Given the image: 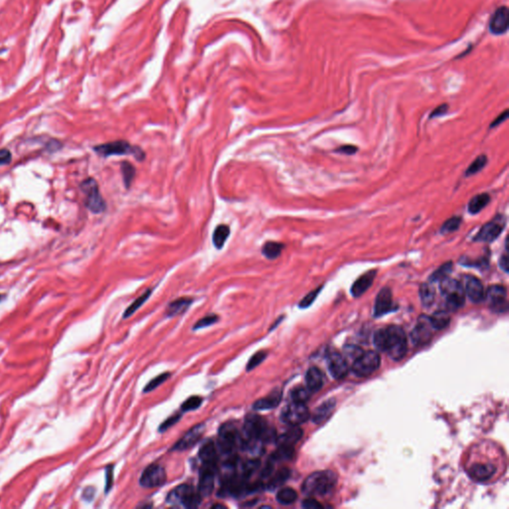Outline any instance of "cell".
<instances>
[{
    "instance_id": "cell-7",
    "label": "cell",
    "mask_w": 509,
    "mask_h": 509,
    "mask_svg": "<svg viewBox=\"0 0 509 509\" xmlns=\"http://www.w3.org/2000/svg\"><path fill=\"white\" fill-rule=\"evenodd\" d=\"M201 498L200 494L196 493L191 485L181 484L169 492L166 500L167 503L173 506L195 508L200 504Z\"/></svg>"
},
{
    "instance_id": "cell-52",
    "label": "cell",
    "mask_w": 509,
    "mask_h": 509,
    "mask_svg": "<svg viewBox=\"0 0 509 509\" xmlns=\"http://www.w3.org/2000/svg\"><path fill=\"white\" fill-rule=\"evenodd\" d=\"M448 109H449V105H448L447 104H442V105L437 106V107L433 110V113L431 114L430 119H434V118H437V117H441V116H444L445 114H447Z\"/></svg>"
},
{
    "instance_id": "cell-48",
    "label": "cell",
    "mask_w": 509,
    "mask_h": 509,
    "mask_svg": "<svg viewBox=\"0 0 509 509\" xmlns=\"http://www.w3.org/2000/svg\"><path fill=\"white\" fill-rule=\"evenodd\" d=\"M219 317L215 315H210V316H207L205 317H202L201 319H199L195 324H194V329L197 330V329H201V328H205V327H208V326H211L213 325L214 323H216L218 321Z\"/></svg>"
},
{
    "instance_id": "cell-23",
    "label": "cell",
    "mask_w": 509,
    "mask_h": 509,
    "mask_svg": "<svg viewBox=\"0 0 509 509\" xmlns=\"http://www.w3.org/2000/svg\"><path fill=\"white\" fill-rule=\"evenodd\" d=\"M303 436V431L298 426H291L289 430H286L280 436H277L276 442L278 446H287L294 447Z\"/></svg>"
},
{
    "instance_id": "cell-28",
    "label": "cell",
    "mask_w": 509,
    "mask_h": 509,
    "mask_svg": "<svg viewBox=\"0 0 509 509\" xmlns=\"http://www.w3.org/2000/svg\"><path fill=\"white\" fill-rule=\"evenodd\" d=\"M334 409H335V400L334 399H330V400L322 403L314 412V415L312 417L314 423L321 424V423L325 422L326 420L331 415H333Z\"/></svg>"
},
{
    "instance_id": "cell-18",
    "label": "cell",
    "mask_w": 509,
    "mask_h": 509,
    "mask_svg": "<svg viewBox=\"0 0 509 509\" xmlns=\"http://www.w3.org/2000/svg\"><path fill=\"white\" fill-rule=\"evenodd\" d=\"M215 474L216 466H207L203 464V468L200 472V478H199L198 493L201 497H208L211 495L214 485H215Z\"/></svg>"
},
{
    "instance_id": "cell-37",
    "label": "cell",
    "mask_w": 509,
    "mask_h": 509,
    "mask_svg": "<svg viewBox=\"0 0 509 509\" xmlns=\"http://www.w3.org/2000/svg\"><path fill=\"white\" fill-rule=\"evenodd\" d=\"M298 499V493L291 488H284L279 491L277 493V500L280 504L290 505Z\"/></svg>"
},
{
    "instance_id": "cell-56",
    "label": "cell",
    "mask_w": 509,
    "mask_h": 509,
    "mask_svg": "<svg viewBox=\"0 0 509 509\" xmlns=\"http://www.w3.org/2000/svg\"><path fill=\"white\" fill-rule=\"evenodd\" d=\"M507 118H508V110L505 109L504 112H503L501 115H499V116H498V117H497V118H496V119L491 123V127H495V126L499 125L500 123H502L503 122H505V121L507 120Z\"/></svg>"
},
{
    "instance_id": "cell-42",
    "label": "cell",
    "mask_w": 509,
    "mask_h": 509,
    "mask_svg": "<svg viewBox=\"0 0 509 509\" xmlns=\"http://www.w3.org/2000/svg\"><path fill=\"white\" fill-rule=\"evenodd\" d=\"M461 224V218L460 217H452L449 220H447L444 224L440 227V233L447 235L453 232H456Z\"/></svg>"
},
{
    "instance_id": "cell-26",
    "label": "cell",
    "mask_w": 509,
    "mask_h": 509,
    "mask_svg": "<svg viewBox=\"0 0 509 509\" xmlns=\"http://www.w3.org/2000/svg\"><path fill=\"white\" fill-rule=\"evenodd\" d=\"M281 401V392L279 390L273 391L267 397H263L262 399L256 401L253 405L254 410L264 411L276 408Z\"/></svg>"
},
{
    "instance_id": "cell-6",
    "label": "cell",
    "mask_w": 509,
    "mask_h": 509,
    "mask_svg": "<svg viewBox=\"0 0 509 509\" xmlns=\"http://www.w3.org/2000/svg\"><path fill=\"white\" fill-rule=\"evenodd\" d=\"M218 445L220 452L226 456H232L242 447V437L233 423H225L220 427Z\"/></svg>"
},
{
    "instance_id": "cell-19",
    "label": "cell",
    "mask_w": 509,
    "mask_h": 509,
    "mask_svg": "<svg viewBox=\"0 0 509 509\" xmlns=\"http://www.w3.org/2000/svg\"><path fill=\"white\" fill-rule=\"evenodd\" d=\"M394 309L392 292L389 287H384L376 297L374 305V316L380 317Z\"/></svg>"
},
{
    "instance_id": "cell-30",
    "label": "cell",
    "mask_w": 509,
    "mask_h": 509,
    "mask_svg": "<svg viewBox=\"0 0 509 509\" xmlns=\"http://www.w3.org/2000/svg\"><path fill=\"white\" fill-rule=\"evenodd\" d=\"M283 249H284V245L281 244V243L269 241V242H265L263 246L262 247V254L264 258H267L269 260H276L281 255V252Z\"/></svg>"
},
{
    "instance_id": "cell-21",
    "label": "cell",
    "mask_w": 509,
    "mask_h": 509,
    "mask_svg": "<svg viewBox=\"0 0 509 509\" xmlns=\"http://www.w3.org/2000/svg\"><path fill=\"white\" fill-rule=\"evenodd\" d=\"M376 274H377V271L371 270L363 274L361 277H359L355 281H354V283L351 286V290H350L351 295L354 298H359L364 293H366L370 289V286L372 285L375 280Z\"/></svg>"
},
{
    "instance_id": "cell-32",
    "label": "cell",
    "mask_w": 509,
    "mask_h": 509,
    "mask_svg": "<svg viewBox=\"0 0 509 509\" xmlns=\"http://www.w3.org/2000/svg\"><path fill=\"white\" fill-rule=\"evenodd\" d=\"M291 476V471L286 468L279 470L268 483V490L275 491L281 486Z\"/></svg>"
},
{
    "instance_id": "cell-41",
    "label": "cell",
    "mask_w": 509,
    "mask_h": 509,
    "mask_svg": "<svg viewBox=\"0 0 509 509\" xmlns=\"http://www.w3.org/2000/svg\"><path fill=\"white\" fill-rule=\"evenodd\" d=\"M486 163H488V158H486V156H484V154H481V156L475 158L473 161V163L468 167V169L466 170V175L472 176V175L476 174L477 172H479L480 170L484 168Z\"/></svg>"
},
{
    "instance_id": "cell-5",
    "label": "cell",
    "mask_w": 509,
    "mask_h": 509,
    "mask_svg": "<svg viewBox=\"0 0 509 509\" xmlns=\"http://www.w3.org/2000/svg\"><path fill=\"white\" fill-rule=\"evenodd\" d=\"M440 294L446 299L447 305L452 311H456L464 304L466 294L460 282L449 277L439 281Z\"/></svg>"
},
{
    "instance_id": "cell-38",
    "label": "cell",
    "mask_w": 509,
    "mask_h": 509,
    "mask_svg": "<svg viewBox=\"0 0 509 509\" xmlns=\"http://www.w3.org/2000/svg\"><path fill=\"white\" fill-rule=\"evenodd\" d=\"M295 456L294 447L279 446V448L273 453L271 458L274 461H286L291 460Z\"/></svg>"
},
{
    "instance_id": "cell-34",
    "label": "cell",
    "mask_w": 509,
    "mask_h": 509,
    "mask_svg": "<svg viewBox=\"0 0 509 509\" xmlns=\"http://www.w3.org/2000/svg\"><path fill=\"white\" fill-rule=\"evenodd\" d=\"M121 171L123 174L124 186L126 189H128L130 185L132 184V182H134V179L136 177V174H137L136 167L131 163H129L128 161H123L121 164Z\"/></svg>"
},
{
    "instance_id": "cell-12",
    "label": "cell",
    "mask_w": 509,
    "mask_h": 509,
    "mask_svg": "<svg viewBox=\"0 0 509 509\" xmlns=\"http://www.w3.org/2000/svg\"><path fill=\"white\" fill-rule=\"evenodd\" d=\"M166 473L165 470L159 466V464H151L147 467L141 474L140 483L143 488L153 489L158 488L166 482Z\"/></svg>"
},
{
    "instance_id": "cell-15",
    "label": "cell",
    "mask_w": 509,
    "mask_h": 509,
    "mask_svg": "<svg viewBox=\"0 0 509 509\" xmlns=\"http://www.w3.org/2000/svg\"><path fill=\"white\" fill-rule=\"evenodd\" d=\"M509 27V9L507 6L498 7L491 15L489 28L493 35L505 34Z\"/></svg>"
},
{
    "instance_id": "cell-31",
    "label": "cell",
    "mask_w": 509,
    "mask_h": 509,
    "mask_svg": "<svg viewBox=\"0 0 509 509\" xmlns=\"http://www.w3.org/2000/svg\"><path fill=\"white\" fill-rule=\"evenodd\" d=\"M491 201V196L488 193H481L474 196L469 202V212L473 215L479 213Z\"/></svg>"
},
{
    "instance_id": "cell-40",
    "label": "cell",
    "mask_w": 509,
    "mask_h": 509,
    "mask_svg": "<svg viewBox=\"0 0 509 509\" xmlns=\"http://www.w3.org/2000/svg\"><path fill=\"white\" fill-rule=\"evenodd\" d=\"M291 398L293 402L305 404L309 400V398H311V391L302 386L296 387L291 392Z\"/></svg>"
},
{
    "instance_id": "cell-2",
    "label": "cell",
    "mask_w": 509,
    "mask_h": 509,
    "mask_svg": "<svg viewBox=\"0 0 509 509\" xmlns=\"http://www.w3.org/2000/svg\"><path fill=\"white\" fill-rule=\"evenodd\" d=\"M337 482L336 474L331 471L316 472L308 475L302 483L301 491L307 496L325 495L333 491Z\"/></svg>"
},
{
    "instance_id": "cell-59",
    "label": "cell",
    "mask_w": 509,
    "mask_h": 509,
    "mask_svg": "<svg viewBox=\"0 0 509 509\" xmlns=\"http://www.w3.org/2000/svg\"><path fill=\"white\" fill-rule=\"evenodd\" d=\"M213 508H226L225 505H222V504H215L212 506Z\"/></svg>"
},
{
    "instance_id": "cell-9",
    "label": "cell",
    "mask_w": 509,
    "mask_h": 509,
    "mask_svg": "<svg viewBox=\"0 0 509 509\" xmlns=\"http://www.w3.org/2000/svg\"><path fill=\"white\" fill-rule=\"evenodd\" d=\"M380 363L381 359L377 352H363L362 355L357 360L353 362L351 370L357 377H367V376L378 370V368L380 367Z\"/></svg>"
},
{
    "instance_id": "cell-60",
    "label": "cell",
    "mask_w": 509,
    "mask_h": 509,
    "mask_svg": "<svg viewBox=\"0 0 509 509\" xmlns=\"http://www.w3.org/2000/svg\"><path fill=\"white\" fill-rule=\"evenodd\" d=\"M2 298H3V297H2V296H1V295H0V301H1V299H2Z\"/></svg>"
},
{
    "instance_id": "cell-14",
    "label": "cell",
    "mask_w": 509,
    "mask_h": 509,
    "mask_svg": "<svg viewBox=\"0 0 509 509\" xmlns=\"http://www.w3.org/2000/svg\"><path fill=\"white\" fill-rule=\"evenodd\" d=\"M432 329L429 316H421L411 333L412 342L418 346L429 343L432 338Z\"/></svg>"
},
{
    "instance_id": "cell-54",
    "label": "cell",
    "mask_w": 509,
    "mask_h": 509,
    "mask_svg": "<svg viewBox=\"0 0 509 509\" xmlns=\"http://www.w3.org/2000/svg\"><path fill=\"white\" fill-rule=\"evenodd\" d=\"M302 507L307 508V509H312V508H322L323 506L317 500L314 498H307L302 502Z\"/></svg>"
},
{
    "instance_id": "cell-17",
    "label": "cell",
    "mask_w": 509,
    "mask_h": 509,
    "mask_svg": "<svg viewBox=\"0 0 509 509\" xmlns=\"http://www.w3.org/2000/svg\"><path fill=\"white\" fill-rule=\"evenodd\" d=\"M205 431V426L203 424H198L189 430L176 444L173 446V452H183L192 448L195 444L201 439Z\"/></svg>"
},
{
    "instance_id": "cell-50",
    "label": "cell",
    "mask_w": 509,
    "mask_h": 509,
    "mask_svg": "<svg viewBox=\"0 0 509 509\" xmlns=\"http://www.w3.org/2000/svg\"><path fill=\"white\" fill-rule=\"evenodd\" d=\"M114 481V466L106 467L105 469V492H108L109 490L112 489Z\"/></svg>"
},
{
    "instance_id": "cell-39",
    "label": "cell",
    "mask_w": 509,
    "mask_h": 509,
    "mask_svg": "<svg viewBox=\"0 0 509 509\" xmlns=\"http://www.w3.org/2000/svg\"><path fill=\"white\" fill-rule=\"evenodd\" d=\"M453 271V263L452 262H448L446 263H444L442 265H440V267L436 270L430 277V281L431 282H437V281H440L441 280H444L445 278H447Z\"/></svg>"
},
{
    "instance_id": "cell-29",
    "label": "cell",
    "mask_w": 509,
    "mask_h": 509,
    "mask_svg": "<svg viewBox=\"0 0 509 509\" xmlns=\"http://www.w3.org/2000/svg\"><path fill=\"white\" fill-rule=\"evenodd\" d=\"M230 233H231L230 227L226 224H220L216 227V229L213 232L212 242H213V245L215 246L217 250H221L224 247L227 239L229 238Z\"/></svg>"
},
{
    "instance_id": "cell-33",
    "label": "cell",
    "mask_w": 509,
    "mask_h": 509,
    "mask_svg": "<svg viewBox=\"0 0 509 509\" xmlns=\"http://www.w3.org/2000/svg\"><path fill=\"white\" fill-rule=\"evenodd\" d=\"M419 294H420V298H421V302L425 307H430L434 303L436 292H435L434 287L430 283L425 282L421 284V286H420Z\"/></svg>"
},
{
    "instance_id": "cell-35",
    "label": "cell",
    "mask_w": 509,
    "mask_h": 509,
    "mask_svg": "<svg viewBox=\"0 0 509 509\" xmlns=\"http://www.w3.org/2000/svg\"><path fill=\"white\" fill-rule=\"evenodd\" d=\"M429 318L432 327L437 330L446 328L451 321V317L446 312H437Z\"/></svg>"
},
{
    "instance_id": "cell-53",
    "label": "cell",
    "mask_w": 509,
    "mask_h": 509,
    "mask_svg": "<svg viewBox=\"0 0 509 509\" xmlns=\"http://www.w3.org/2000/svg\"><path fill=\"white\" fill-rule=\"evenodd\" d=\"M274 462L275 461L272 458H270V460L267 462V464H265L264 468L262 470V473H261L262 478H268L270 475H272L274 472Z\"/></svg>"
},
{
    "instance_id": "cell-45",
    "label": "cell",
    "mask_w": 509,
    "mask_h": 509,
    "mask_svg": "<svg viewBox=\"0 0 509 509\" xmlns=\"http://www.w3.org/2000/svg\"><path fill=\"white\" fill-rule=\"evenodd\" d=\"M268 353L265 351H259L257 353H255L254 355L250 358L249 362L247 363V370L248 371H251V370H254L256 367H258L260 364H262L263 362V360L265 359V357H267Z\"/></svg>"
},
{
    "instance_id": "cell-49",
    "label": "cell",
    "mask_w": 509,
    "mask_h": 509,
    "mask_svg": "<svg viewBox=\"0 0 509 509\" xmlns=\"http://www.w3.org/2000/svg\"><path fill=\"white\" fill-rule=\"evenodd\" d=\"M180 419H181V414H175V415L169 417L167 420H165V421L160 425L159 432L167 431L170 427L174 426L177 422H179Z\"/></svg>"
},
{
    "instance_id": "cell-24",
    "label": "cell",
    "mask_w": 509,
    "mask_h": 509,
    "mask_svg": "<svg viewBox=\"0 0 509 509\" xmlns=\"http://www.w3.org/2000/svg\"><path fill=\"white\" fill-rule=\"evenodd\" d=\"M323 374L317 367L309 368L305 374L306 388L311 392H317L323 387Z\"/></svg>"
},
{
    "instance_id": "cell-46",
    "label": "cell",
    "mask_w": 509,
    "mask_h": 509,
    "mask_svg": "<svg viewBox=\"0 0 509 509\" xmlns=\"http://www.w3.org/2000/svg\"><path fill=\"white\" fill-rule=\"evenodd\" d=\"M343 351H344L345 356L347 358L351 359L353 362L355 361V360H357L363 354V350L360 347H358L356 345H352V344L346 345L344 347Z\"/></svg>"
},
{
    "instance_id": "cell-36",
    "label": "cell",
    "mask_w": 509,
    "mask_h": 509,
    "mask_svg": "<svg viewBox=\"0 0 509 509\" xmlns=\"http://www.w3.org/2000/svg\"><path fill=\"white\" fill-rule=\"evenodd\" d=\"M151 293H152V290H151V289L145 291L144 294H142L140 297H139V298H138L134 302H132V303H131V304H130V305L125 309V312H124V314H123V318H128L129 316H131L132 315H134V314L138 311V309H139L140 307H141V306L144 304V302L149 298V297L151 296Z\"/></svg>"
},
{
    "instance_id": "cell-58",
    "label": "cell",
    "mask_w": 509,
    "mask_h": 509,
    "mask_svg": "<svg viewBox=\"0 0 509 509\" xmlns=\"http://www.w3.org/2000/svg\"><path fill=\"white\" fill-rule=\"evenodd\" d=\"M499 264H500V268L505 272V273H508V257L507 255H503L501 256L500 258V261H499Z\"/></svg>"
},
{
    "instance_id": "cell-22",
    "label": "cell",
    "mask_w": 509,
    "mask_h": 509,
    "mask_svg": "<svg viewBox=\"0 0 509 509\" xmlns=\"http://www.w3.org/2000/svg\"><path fill=\"white\" fill-rule=\"evenodd\" d=\"M495 467L491 463H475L470 469V476L478 482L489 480L495 474Z\"/></svg>"
},
{
    "instance_id": "cell-16",
    "label": "cell",
    "mask_w": 509,
    "mask_h": 509,
    "mask_svg": "<svg viewBox=\"0 0 509 509\" xmlns=\"http://www.w3.org/2000/svg\"><path fill=\"white\" fill-rule=\"evenodd\" d=\"M327 365L331 376L336 380L345 378L348 374L349 367L347 360L338 352H333L329 354L327 357Z\"/></svg>"
},
{
    "instance_id": "cell-11",
    "label": "cell",
    "mask_w": 509,
    "mask_h": 509,
    "mask_svg": "<svg viewBox=\"0 0 509 509\" xmlns=\"http://www.w3.org/2000/svg\"><path fill=\"white\" fill-rule=\"evenodd\" d=\"M505 225V218L502 215H498L480 228L478 233L474 238V241L481 243H491L499 237V235L504 230Z\"/></svg>"
},
{
    "instance_id": "cell-8",
    "label": "cell",
    "mask_w": 509,
    "mask_h": 509,
    "mask_svg": "<svg viewBox=\"0 0 509 509\" xmlns=\"http://www.w3.org/2000/svg\"><path fill=\"white\" fill-rule=\"evenodd\" d=\"M81 189L86 196L85 204L94 214L103 213L106 206L101 195L98 182L94 178H88L81 183Z\"/></svg>"
},
{
    "instance_id": "cell-27",
    "label": "cell",
    "mask_w": 509,
    "mask_h": 509,
    "mask_svg": "<svg viewBox=\"0 0 509 509\" xmlns=\"http://www.w3.org/2000/svg\"><path fill=\"white\" fill-rule=\"evenodd\" d=\"M192 302L193 299L190 298H180L171 301L166 307V316L168 317H174L184 314Z\"/></svg>"
},
{
    "instance_id": "cell-43",
    "label": "cell",
    "mask_w": 509,
    "mask_h": 509,
    "mask_svg": "<svg viewBox=\"0 0 509 509\" xmlns=\"http://www.w3.org/2000/svg\"><path fill=\"white\" fill-rule=\"evenodd\" d=\"M203 402V399L201 397L199 396H192L190 398H188V399L186 401H184V403L182 404L181 406V410L183 412H190V411H194L196 409H198L199 407L201 406Z\"/></svg>"
},
{
    "instance_id": "cell-51",
    "label": "cell",
    "mask_w": 509,
    "mask_h": 509,
    "mask_svg": "<svg viewBox=\"0 0 509 509\" xmlns=\"http://www.w3.org/2000/svg\"><path fill=\"white\" fill-rule=\"evenodd\" d=\"M11 160H12L11 152L6 148L0 149V165L9 164Z\"/></svg>"
},
{
    "instance_id": "cell-20",
    "label": "cell",
    "mask_w": 509,
    "mask_h": 509,
    "mask_svg": "<svg viewBox=\"0 0 509 509\" xmlns=\"http://www.w3.org/2000/svg\"><path fill=\"white\" fill-rule=\"evenodd\" d=\"M464 282H466V291H464V294L469 297V298L473 302L479 303L482 300H484L485 298L484 287H483L482 282L477 278L474 276H467Z\"/></svg>"
},
{
    "instance_id": "cell-55",
    "label": "cell",
    "mask_w": 509,
    "mask_h": 509,
    "mask_svg": "<svg viewBox=\"0 0 509 509\" xmlns=\"http://www.w3.org/2000/svg\"><path fill=\"white\" fill-rule=\"evenodd\" d=\"M357 150L358 148L354 145H343V146H340L336 151L347 154V156H352V154L355 153Z\"/></svg>"
},
{
    "instance_id": "cell-57",
    "label": "cell",
    "mask_w": 509,
    "mask_h": 509,
    "mask_svg": "<svg viewBox=\"0 0 509 509\" xmlns=\"http://www.w3.org/2000/svg\"><path fill=\"white\" fill-rule=\"evenodd\" d=\"M95 489L92 488V486H88V488L85 489V491H83V497L88 500V501H91L94 496H95Z\"/></svg>"
},
{
    "instance_id": "cell-13",
    "label": "cell",
    "mask_w": 509,
    "mask_h": 509,
    "mask_svg": "<svg viewBox=\"0 0 509 509\" xmlns=\"http://www.w3.org/2000/svg\"><path fill=\"white\" fill-rule=\"evenodd\" d=\"M485 298L490 302V306L495 313H505L508 309L507 291L503 285H491L485 293Z\"/></svg>"
},
{
    "instance_id": "cell-1",
    "label": "cell",
    "mask_w": 509,
    "mask_h": 509,
    "mask_svg": "<svg viewBox=\"0 0 509 509\" xmlns=\"http://www.w3.org/2000/svg\"><path fill=\"white\" fill-rule=\"evenodd\" d=\"M373 342L376 348L386 352L395 361L402 360L407 353L406 333L400 326L391 325L387 328L378 329L374 333Z\"/></svg>"
},
{
    "instance_id": "cell-3",
    "label": "cell",
    "mask_w": 509,
    "mask_h": 509,
    "mask_svg": "<svg viewBox=\"0 0 509 509\" xmlns=\"http://www.w3.org/2000/svg\"><path fill=\"white\" fill-rule=\"evenodd\" d=\"M264 420L258 415L250 414L247 416L243 427L242 448L253 450L259 441H263V437L268 429Z\"/></svg>"
},
{
    "instance_id": "cell-10",
    "label": "cell",
    "mask_w": 509,
    "mask_h": 509,
    "mask_svg": "<svg viewBox=\"0 0 509 509\" xmlns=\"http://www.w3.org/2000/svg\"><path fill=\"white\" fill-rule=\"evenodd\" d=\"M311 417L307 407L301 403L293 402L287 405L281 414V421L290 426H299L300 424L305 423Z\"/></svg>"
},
{
    "instance_id": "cell-44",
    "label": "cell",
    "mask_w": 509,
    "mask_h": 509,
    "mask_svg": "<svg viewBox=\"0 0 509 509\" xmlns=\"http://www.w3.org/2000/svg\"><path fill=\"white\" fill-rule=\"evenodd\" d=\"M170 377V373H162L158 376H157L156 378H153L145 387H144V392H150V391H153L154 389H157L158 387H159L161 384H163L168 378Z\"/></svg>"
},
{
    "instance_id": "cell-47",
    "label": "cell",
    "mask_w": 509,
    "mask_h": 509,
    "mask_svg": "<svg viewBox=\"0 0 509 509\" xmlns=\"http://www.w3.org/2000/svg\"><path fill=\"white\" fill-rule=\"evenodd\" d=\"M321 289H322V286H319V287H317L316 290H315V291L311 292L309 294H307V295H306V296H305V297L300 300L298 306H299L300 308H306V307H308V306H311V305L314 303V301L316 299V298H317L318 294L320 293Z\"/></svg>"
},
{
    "instance_id": "cell-25",
    "label": "cell",
    "mask_w": 509,
    "mask_h": 509,
    "mask_svg": "<svg viewBox=\"0 0 509 509\" xmlns=\"http://www.w3.org/2000/svg\"><path fill=\"white\" fill-rule=\"evenodd\" d=\"M199 457H200L203 464L207 466H216L218 460L217 449L214 442L210 439L206 440L203 446L199 450Z\"/></svg>"
},
{
    "instance_id": "cell-4",
    "label": "cell",
    "mask_w": 509,
    "mask_h": 509,
    "mask_svg": "<svg viewBox=\"0 0 509 509\" xmlns=\"http://www.w3.org/2000/svg\"><path fill=\"white\" fill-rule=\"evenodd\" d=\"M94 150L103 158L131 154L139 161H142L145 158V153L140 147L131 145L126 140H116L99 144L94 146Z\"/></svg>"
}]
</instances>
